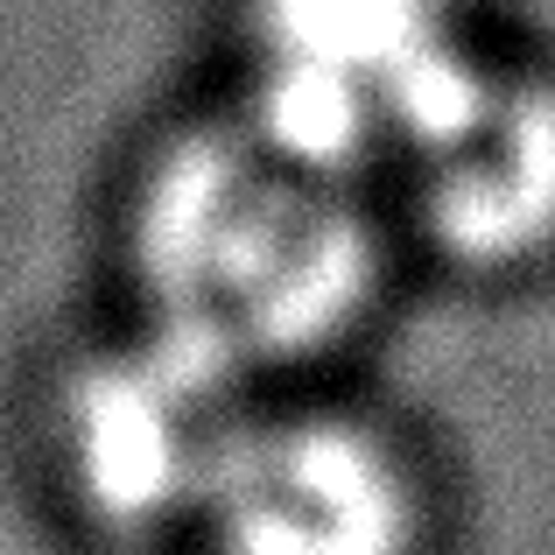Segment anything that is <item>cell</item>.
Returning <instances> with one entry per match:
<instances>
[{
    "label": "cell",
    "mask_w": 555,
    "mask_h": 555,
    "mask_svg": "<svg viewBox=\"0 0 555 555\" xmlns=\"http://www.w3.org/2000/svg\"><path fill=\"white\" fill-rule=\"evenodd\" d=\"M127 240L141 317L246 379L338 345L387 254L366 183L288 155L240 113L155 149Z\"/></svg>",
    "instance_id": "cell-1"
},
{
    "label": "cell",
    "mask_w": 555,
    "mask_h": 555,
    "mask_svg": "<svg viewBox=\"0 0 555 555\" xmlns=\"http://www.w3.org/2000/svg\"><path fill=\"white\" fill-rule=\"evenodd\" d=\"M246 408L254 379L141 317L70 373L64 472L113 528H169L197 514Z\"/></svg>",
    "instance_id": "cell-4"
},
{
    "label": "cell",
    "mask_w": 555,
    "mask_h": 555,
    "mask_svg": "<svg viewBox=\"0 0 555 555\" xmlns=\"http://www.w3.org/2000/svg\"><path fill=\"white\" fill-rule=\"evenodd\" d=\"M415 225L464 260H520L555 240V78L478 64V78L387 169Z\"/></svg>",
    "instance_id": "cell-5"
},
{
    "label": "cell",
    "mask_w": 555,
    "mask_h": 555,
    "mask_svg": "<svg viewBox=\"0 0 555 555\" xmlns=\"http://www.w3.org/2000/svg\"><path fill=\"white\" fill-rule=\"evenodd\" d=\"M190 528L211 555H415L422 478L352 408L254 401Z\"/></svg>",
    "instance_id": "cell-3"
},
{
    "label": "cell",
    "mask_w": 555,
    "mask_h": 555,
    "mask_svg": "<svg viewBox=\"0 0 555 555\" xmlns=\"http://www.w3.org/2000/svg\"><path fill=\"white\" fill-rule=\"evenodd\" d=\"M457 0H254L240 120L338 177H387L478 78Z\"/></svg>",
    "instance_id": "cell-2"
}]
</instances>
